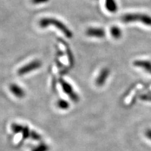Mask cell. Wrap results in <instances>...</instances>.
<instances>
[{"mask_svg":"<svg viewBox=\"0 0 151 151\" xmlns=\"http://www.w3.org/2000/svg\"><path fill=\"white\" fill-rule=\"evenodd\" d=\"M59 83L63 91L70 98V100L74 103L79 102V97L78 94L74 91V89L71 84H70L63 78L59 79Z\"/></svg>","mask_w":151,"mask_h":151,"instance_id":"obj_3","label":"cell"},{"mask_svg":"<svg viewBox=\"0 0 151 151\" xmlns=\"http://www.w3.org/2000/svg\"><path fill=\"white\" fill-rule=\"evenodd\" d=\"M12 130L15 134H22V137L24 139L31 138L32 130H30L27 126L13 124L12 125Z\"/></svg>","mask_w":151,"mask_h":151,"instance_id":"obj_5","label":"cell"},{"mask_svg":"<svg viewBox=\"0 0 151 151\" xmlns=\"http://www.w3.org/2000/svg\"><path fill=\"white\" fill-rule=\"evenodd\" d=\"M110 74V70L107 68H105L101 70L100 73H99L97 78L96 79L95 84L96 86L98 87L103 86L105 83L106 82V80L109 77Z\"/></svg>","mask_w":151,"mask_h":151,"instance_id":"obj_6","label":"cell"},{"mask_svg":"<svg viewBox=\"0 0 151 151\" xmlns=\"http://www.w3.org/2000/svg\"><path fill=\"white\" fill-rule=\"evenodd\" d=\"M145 136L147 137L151 140V129H147V130L145 131Z\"/></svg>","mask_w":151,"mask_h":151,"instance_id":"obj_17","label":"cell"},{"mask_svg":"<svg viewBox=\"0 0 151 151\" xmlns=\"http://www.w3.org/2000/svg\"><path fill=\"white\" fill-rule=\"evenodd\" d=\"M111 35L115 39H119L122 35V31L119 27L116 26H113L110 28Z\"/></svg>","mask_w":151,"mask_h":151,"instance_id":"obj_12","label":"cell"},{"mask_svg":"<svg viewBox=\"0 0 151 151\" xmlns=\"http://www.w3.org/2000/svg\"><path fill=\"white\" fill-rule=\"evenodd\" d=\"M42 66V62L39 60H34L28 64L23 66L18 70V74L19 76H23L29 73L33 70L39 69Z\"/></svg>","mask_w":151,"mask_h":151,"instance_id":"obj_4","label":"cell"},{"mask_svg":"<svg viewBox=\"0 0 151 151\" xmlns=\"http://www.w3.org/2000/svg\"><path fill=\"white\" fill-rule=\"evenodd\" d=\"M59 42L60 43H62L65 49V53H66V56H67V59L68 60V62L69 63V65L70 66H73L74 65V58H73V55L72 54V52L70 51V48L69 47L68 44L65 42L62 39H59Z\"/></svg>","mask_w":151,"mask_h":151,"instance_id":"obj_10","label":"cell"},{"mask_svg":"<svg viewBox=\"0 0 151 151\" xmlns=\"http://www.w3.org/2000/svg\"><path fill=\"white\" fill-rule=\"evenodd\" d=\"M139 98L141 100H142L144 101L151 102V92L142 94L139 96Z\"/></svg>","mask_w":151,"mask_h":151,"instance_id":"obj_15","label":"cell"},{"mask_svg":"<svg viewBox=\"0 0 151 151\" xmlns=\"http://www.w3.org/2000/svg\"><path fill=\"white\" fill-rule=\"evenodd\" d=\"M122 22L125 23L132 22H140L143 24L151 27V17L143 13H127L122 16Z\"/></svg>","mask_w":151,"mask_h":151,"instance_id":"obj_2","label":"cell"},{"mask_svg":"<svg viewBox=\"0 0 151 151\" xmlns=\"http://www.w3.org/2000/svg\"><path fill=\"white\" fill-rule=\"evenodd\" d=\"M57 106L60 109L63 110H68L70 107L69 103L67 100H63V99H60V100L58 101V102H57Z\"/></svg>","mask_w":151,"mask_h":151,"instance_id":"obj_13","label":"cell"},{"mask_svg":"<svg viewBox=\"0 0 151 151\" xmlns=\"http://www.w3.org/2000/svg\"><path fill=\"white\" fill-rule=\"evenodd\" d=\"M49 0H32V2L34 4H42L48 2Z\"/></svg>","mask_w":151,"mask_h":151,"instance_id":"obj_16","label":"cell"},{"mask_svg":"<svg viewBox=\"0 0 151 151\" xmlns=\"http://www.w3.org/2000/svg\"><path fill=\"white\" fill-rule=\"evenodd\" d=\"M135 67L144 69L145 72L151 74V62L148 60H136L133 63Z\"/></svg>","mask_w":151,"mask_h":151,"instance_id":"obj_8","label":"cell"},{"mask_svg":"<svg viewBox=\"0 0 151 151\" xmlns=\"http://www.w3.org/2000/svg\"><path fill=\"white\" fill-rule=\"evenodd\" d=\"M105 7L107 10L112 13L118 10V5L116 0H105Z\"/></svg>","mask_w":151,"mask_h":151,"instance_id":"obj_11","label":"cell"},{"mask_svg":"<svg viewBox=\"0 0 151 151\" xmlns=\"http://www.w3.org/2000/svg\"><path fill=\"white\" fill-rule=\"evenodd\" d=\"M49 145L45 143H40L35 147L32 150V151H49Z\"/></svg>","mask_w":151,"mask_h":151,"instance_id":"obj_14","label":"cell"},{"mask_svg":"<svg viewBox=\"0 0 151 151\" xmlns=\"http://www.w3.org/2000/svg\"><path fill=\"white\" fill-rule=\"evenodd\" d=\"M39 25L40 27L45 28L50 25H52L58 28L68 39H71L73 37L72 31L61 21L54 18H43L39 21Z\"/></svg>","mask_w":151,"mask_h":151,"instance_id":"obj_1","label":"cell"},{"mask_svg":"<svg viewBox=\"0 0 151 151\" xmlns=\"http://www.w3.org/2000/svg\"><path fill=\"white\" fill-rule=\"evenodd\" d=\"M86 34L88 37L99 38V39H101L106 36L105 30L102 28L98 27H90L88 28L86 31Z\"/></svg>","mask_w":151,"mask_h":151,"instance_id":"obj_7","label":"cell"},{"mask_svg":"<svg viewBox=\"0 0 151 151\" xmlns=\"http://www.w3.org/2000/svg\"><path fill=\"white\" fill-rule=\"evenodd\" d=\"M9 90L18 98H23L25 96V92L23 89L16 84H12L9 86Z\"/></svg>","mask_w":151,"mask_h":151,"instance_id":"obj_9","label":"cell"}]
</instances>
